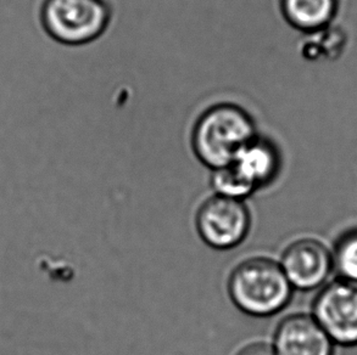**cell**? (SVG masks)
Returning <instances> with one entry per match:
<instances>
[{
    "label": "cell",
    "mask_w": 357,
    "mask_h": 355,
    "mask_svg": "<svg viewBox=\"0 0 357 355\" xmlns=\"http://www.w3.org/2000/svg\"><path fill=\"white\" fill-rule=\"evenodd\" d=\"M259 133L255 118L245 107L216 102L194 122L190 148L200 164L213 171L232 164L241 148Z\"/></svg>",
    "instance_id": "obj_1"
},
{
    "label": "cell",
    "mask_w": 357,
    "mask_h": 355,
    "mask_svg": "<svg viewBox=\"0 0 357 355\" xmlns=\"http://www.w3.org/2000/svg\"><path fill=\"white\" fill-rule=\"evenodd\" d=\"M228 291L241 312L271 317L288 304L293 286L280 265L267 258H251L233 270Z\"/></svg>",
    "instance_id": "obj_2"
},
{
    "label": "cell",
    "mask_w": 357,
    "mask_h": 355,
    "mask_svg": "<svg viewBox=\"0 0 357 355\" xmlns=\"http://www.w3.org/2000/svg\"><path fill=\"white\" fill-rule=\"evenodd\" d=\"M112 17L107 0H43L39 11L45 33L68 47L96 42L109 29Z\"/></svg>",
    "instance_id": "obj_3"
},
{
    "label": "cell",
    "mask_w": 357,
    "mask_h": 355,
    "mask_svg": "<svg viewBox=\"0 0 357 355\" xmlns=\"http://www.w3.org/2000/svg\"><path fill=\"white\" fill-rule=\"evenodd\" d=\"M312 317L334 345L357 346V283L339 278L326 285L314 301Z\"/></svg>",
    "instance_id": "obj_4"
},
{
    "label": "cell",
    "mask_w": 357,
    "mask_h": 355,
    "mask_svg": "<svg viewBox=\"0 0 357 355\" xmlns=\"http://www.w3.org/2000/svg\"><path fill=\"white\" fill-rule=\"evenodd\" d=\"M197 228L205 244L216 250H229L248 235L250 213L243 200L215 195L200 207Z\"/></svg>",
    "instance_id": "obj_5"
},
{
    "label": "cell",
    "mask_w": 357,
    "mask_h": 355,
    "mask_svg": "<svg viewBox=\"0 0 357 355\" xmlns=\"http://www.w3.org/2000/svg\"><path fill=\"white\" fill-rule=\"evenodd\" d=\"M280 267L293 288L321 287L333 270L332 252L319 240L300 239L284 251Z\"/></svg>",
    "instance_id": "obj_6"
},
{
    "label": "cell",
    "mask_w": 357,
    "mask_h": 355,
    "mask_svg": "<svg viewBox=\"0 0 357 355\" xmlns=\"http://www.w3.org/2000/svg\"><path fill=\"white\" fill-rule=\"evenodd\" d=\"M275 355H334V343L314 317L295 314L275 331Z\"/></svg>",
    "instance_id": "obj_7"
},
{
    "label": "cell",
    "mask_w": 357,
    "mask_h": 355,
    "mask_svg": "<svg viewBox=\"0 0 357 355\" xmlns=\"http://www.w3.org/2000/svg\"><path fill=\"white\" fill-rule=\"evenodd\" d=\"M282 164L283 157L278 144L261 133L241 148L232 162L233 167L255 190L275 182Z\"/></svg>",
    "instance_id": "obj_8"
},
{
    "label": "cell",
    "mask_w": 357,
    "mask_h": 355,
    "mask_svg": "<svg viewBox=\"0 0 357 355\" xmlns=\"http://www.w3.org/2000/svg\"><path fill=\"white\" fill-rule=\"evenodd\" d=\"M280 14L290 27L305 34L332 24L338 11V0H280Z\"/></svg>",
    "instance_id": "obj_9"
},
{
    "label": "cell",
    "mask_w": 357,
    "mask_h": 355,
    "mask_svg": "<svg viewBox=\"0 0 357 355\" xmlns=\"http://www.w3.org/2000/svg\"><path fill=\"white\" fill-rule=\"evenodd\" d=\"M332 258L339 278L357 283V229L347 231L339 237Z\"/></svg>",
    "instance_id": "obj_10"
},
{
    "label": "cell",
    "mask_w": 357,
    "mask_h": 355,
    "mask_svg": "<svg viewBox=\"0 0 357 355\" xmlns=\"http://www.w3.org/2000/svg\"><path fill=\"white\" fill-rule=\"evenodd\" d=\"M211 185L220 196L244 200L255 191V189L246 182L232 164L211 171Z\"/></svg>",
    "instance_id": "obj_11"
},
{
    "label": "cell",
    "mask_w": 357,
    "mask_h": 355,
    "mask_svg": "<svg viewBox=\"0 0 357 355\" xmlns=\"http://www.w3.org/2000/svg\"><path fill=\"white\" fill-rule=\"evenodd\" d=\"M314 36L319 39V42L311 37L310 34V40L305 47V54L307 56L314 58V54L317 53L319 49H324L322 52V58H338L342 54L345 43H347V36L338 29H332V24L324 29H319L317 32H314Z\"/></svg>",
    "instance_id": "obj_12"
},
{
    "label": "cell",
    "mask_w": 357,
    "mask_h": 355,
    "mask_svg": "<svg viewBox=\"0 0 357 355\" xmlns=\"http://www.w3.org/2000/svg\"><path fill=\"white\" fill-rule=\"evenodd\" d=\"M237 355H275V352L266 343H252L244 347Z\"/></svg>",
    "instance_id": "obj_13"
}]
</instances>
